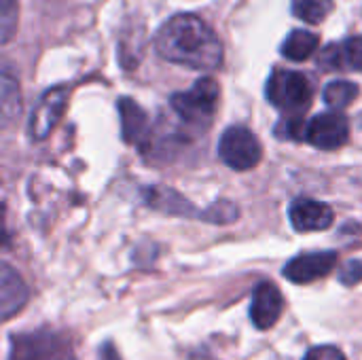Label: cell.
I'll return each instance as SVG.
<instances>
[{
    "instance_id": "obj_4",
    "label": "cell",
    "mask_w": 362,
    "mask_h": 360,
    "mask_svg": "<svg viewBox=\"0 0 362 360\" xmlns=\"http://www.w3.org/2000/svg\"><path fill=\"white\" fill-rule=\"evenodd\" d=\"M218 95H221L218 83L210 76H204L189 91L176 93L172 98V108L182 121L191 125H204L210 123V119L214 117Z\"/></svg>"
},
{
    "instance_id": "obj_7",
    "label": "cell",
    "mask_w": 362,
    "mask_h": 360,
    "mask_svg": "<svg viewBox=\"0 0 362 360\" xmlns=\"http://www.w3.org/2000/svg\"><path fill=\"white\" fill-rule=\"evenodd\" d=\"M350 127L344 115L339 112H325L314 117L305 127V140L322 151H335L348 142Z\"/></svg>"
},
{
    "instance_id": "obj_8",
    "label": "cell",
    "mask_w": 362,
    "mask_h": 360,
    "mask_svg": "<svg viewBox=\"0 0 362 360\" xmlns=\"http://www.w3.org/2000/svg\"><path fill=\"white\" fill-rule=\"evenodd\" d=\"M284 312V297L272 282H259L252 291L250 320L259 331L272 329Z\"/></svg>"
},
{
    "instance_id": "obj_17",
    "label": "cell",
    "mask_w": 362,
    "mask_h": 360,
    "mask_svg": "<svg viewBox=\"0 0 362 360\" xmlns=\"http://www.w3.org/2000/svg\"><path fill=\"white\" fill-rule=\"evenodd\" d=\"M17 15H19L17 0H0V36H2V42H8L13 32L17 30Z\"/></svg>"
},
{
    "instance_id": "obj_5",
    "label": "cell",
    "mask_w": 362,
    "mask_h": 360,
    "mask_svg": "<svg viewBox=\"0 0 362 360\" xmlns=\"http://www.w3.org/2000/svg\"><path fill=\"white\" fill-rule=\"evenodd\" d=\"M218 155L225 161V166H229L231 170L246 172L259 166L263 149H261L259 138L248 127L233 125L225 129L221 144H218Z\"/></svg>"
},
{
    "instance_id": "obj_21",
    "label": "cell",
    "mask_w": 362,
    "mask_h": 360,
    "mask_svg": "<svg viewBox=\"0 0 362 360\" xmlns=\"http://www.w3.org/2000/svg\"><path fill=\"white\" fill-rule=\"evenodd\" d=\"M339 278H341V282H344L346 286H354V284H358V282L362 280L361 261H350L348 265H344V269H341Z\"/></svg>"
},
{
    "instance_id": "obj_3",
    "label": "cell",
    "mask_w": 362,
    "mask_h": 360,
    "mask_svg": "<svg viewBox=\"0 0 362 360\" xmlns=\"http://www.w3.org/2000/svg\"><path fill=\"white\" fill-rule=\"evenodd\" d=\"M314 89L305 74L295 70H276L267 81V100L288 115H299L312 104Z\"/></svg>"
},
{
    "instance_id": "obj_12",
    "label": "cell",
    "mask_w": 362,
    "mask_h": 360,
    "mask_svg": "<svg viewBox=\"0 0 362 360\" xmlns=\"http://www.w3.org/2000/svg\"><path fill=\"white\" fill-rule=\"evenodd\" d=\"M117 110L121 115V132L125 142L129 144H138L144 140L146 132H148V117L146 112L129 98H121L117 102Z\"/></svg>"
},
{
    "instance_id": "obj_18",
    "label": "cell",
    "mask_w": 362,
    "mask_h": 360,
    "mask_svg": "<svg viewBox=\"0 0 362 360\" xmlns=\"http://www.w3.org/2000/svg\"><path fill=\"white\" fill-rule=\"evenodd\" d=\"M344 57L346 66L362 72V36H352L344 42Z\"/></svg>"
},
{
    "instance_id": "obj_10",
    "label": "cell",
    "mask_w": 362,
    "mask_h": 360,
    "mask_svg": "<svg viewBox=\"0 0 362 360\" xmlns=\"http://www.w3.org/2000/svg\"><path fill=\"white\" fill-rule=\"evenodd\" d=\"M291 223L297 231L310 233V231H322L333 225V208L325 202L316 199H295L291 206Z\"/></svg>"
},
{
    "instance_id": "obj_11",
    "label": "cell",
    "mask_w": 362,
    "mask_h": 360,
    "mask_svg": "<svg viewBox=\"0 0 362 360\" xmlns=\"http://www.w3.org/2000/svg\"><path fill=\"white\" fill-rule=\"evenodd\" d=\"M30 293L25 282L21 280V276L6 263H2L0 267V314L4 320H8L13 314H17L25 301H28Z\"/></svg>"
},
{
    "instance_id": "obj_16",
    "label": "cell",
    "mask_w": 362,
    "mask_h": 360,
    "mask_svg": "<svg viewBox=\"0 0 362 360\" xmlns=\"http://www.w3.org/2000/svg\"><path fill=\"white\" fill-rule=\"evenodd\" d=\"M331 11H333L331 0H293V13L308 23L325 21Z\"/></svg>"
},
{
    "instance_id": "obj_6",
    "label": "cell",
    "mask_w": 362,
    "mask_h": 360,
    "mask_svg": "<svg viewBox=\"0 0 362 360\" xmlns=\"http://www.w3.org/2000/svg\"><path fill=\"white\" fill-rule=\"evenodd\" d=\"M68 95L70 91L66 87H55L42 93V98L36 102L28 121V134L32 140H45L55 129V125L59 123L66 110Z\"/></svg>"
},
{
    "instance_id": "obj_15",
    "label": "cell",
    "mask_w": 362,
    "mask_h": 360,
    "mask_svg": "<svg viewBox=\"0 0 362 360\" xmlns=\"http://www.w3.org/2000/svg\"><path fill=\"white\" fill-rule=\"evenodd\" d=\"M356 98H358V85H354L350 81H333L325 89V102L333 110L348 108Z\"/></svg>"
},
{
    "instance_id": "obj_22",
    "label": "cell",
    "mask_w": 362,
    "mask_h": 360,
    "mask_svg": "<svg viewBox=\"0 0 362 360\" xmlns=\"http://www.w3.org/2000/svg\"><path fill=\"white\" fill-rule=\"evenodd\" d=\"M98 360H121L117 350L112 348V344H104V348H100V356Z\"/></svg>"
},
{
    "instance_id": "obj_19",
    "label": "cell",
    "mask_w": 362,
    "mask_h": 360,
    "mask_svg": "<svg viewBox=\"0 0 362 360\" xmlns=\"http://www.w3.org/2000/svg\"><path fill=\"white\" fill-rule=\"evenodd\" d=\"M320 66H322V68H327L329 72L344 68V66H346L344 45H341V47H339V45H331V47H327V49H325V53L320 55Z\"/></svg>"
},
{
    "instance_id": "obj_13",
    "label": "cell",
    "mask_w": 362,
    "mask_h": 360,
    "mask_svg": "<svg viewBox=\"0 0 362 360\" xmlns=\"http://www.w3.org/2000/svg\"><path fill=\"white\" fill-rule=\"evenodd\" d=\"M318 45H320V40L316 34H312L308 30H293L286 36V40L282 42V55L288 57L291 62H303L314 55Z\"/></svg>"
},
{
    "instance_id": "obj_14",
    "label": "cell",
    "mask_w": 362,
    "mask_h": 360,
    "mask_svg": "<svg viewBox=\"0 0 362 360\" xmlns=\"http://www.w3.org/2000/svg\"><path fill=\"white\" fill-rule=\"evenodd\" d=\"M21 110V93L17 79L8 72V68L2 70V121H13Z\"/></svg>"
},
{
    "instance_id": "obj_2",
    "label": "cell",
    "mask_w": 362,
    "mask_h": 360,
    "mask_svg": "<svg viewBox=\"0 0 362 360\" xmlns=\"http://www.w3.org/2000/svg\"><path fill=\"white\" fill-rule=\"evenodd\" d=\"M8 360H76L70 339L57 331H32L15 335Z\"/></svg>"
},
{
    "instance_id": "obj_1",
    "label": "cell",
    "mask_w": 362,
    "mask_h": 360,
    "mask_svg": "<svg viewBox=\"0 0 362 360\" xmlns=\"http://www.w3.org/2000/svg\"><path fill=\"white\" fill-rule=\"evenodd\" d=\"M157 53L191 70H214L223 64V42L216 32L195 15H176L155 34Z\"/></svg>"
},
{
    "instance_id": "obj_20",
    "label": "cell",
    "mask_w": 362,
    "mask_h": 360,
    "mask_svg": "<svg viewBox=\"0 0 362 360\" xmlns=\"http://www.w3.org/2000/svg\"><path fill=\"white\" fill-rule=\"evenodd\" d=\"M303 360H348V359H346V354H344L339 348H335V346H316V348H312V350L305 354V359Z\"/></svg>"
},
{
    "instance_id": "obj_9",
    "label": "cell",
    "mask_w": 362,
    "mask_h": 360,
    "mask_svg": "<svg viewBox=\"0 0 362 360\" xmlns=\"http://www.w3.org/2000/svg\"><path fill=\"white\" fill-rule=\"evenodd\" d=\"M337 265V252H305L288 261L284 267V276L295 284H310L314 280H320L333 272Z\"/></svg>"
}]
</instances>
